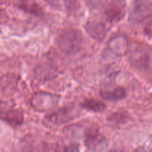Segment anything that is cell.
Segmentation results:
<instances>
[{
    "label": "cell",
    "instance_id": "obj_1",
    "mask_svg": "<svg viewBox=\"0 0 152 152\" xmlns=\"http://www.w3.org/2000/svg\"><path fill=\"white\" fill-rule=\"evenodd\" d=\"M56 42L58 48L62 53L68 56H73L81 50L83 37L79 30L67 28L59 34Z\"/></svg>",
    "mask_w": 152,
    "mask_h": 152
},
{
    "label": "cell",
    "instance_id": "obj_16",
    "mask_svg": "<svg viewBox=\"0 0 152 152\" xmlns=\"http://www.w3.org/2000/svg\"><path fill=\"white\" fill-rule=\"evenodd\" d=\"M78 5L79 0H65V6L68 11H74L77 8Z\"/></svg>",
    "mask_w": 152,
    "mask_h": 152
},
{
    "label": "cell",
    "instance_id": "obj_17",
    "mask_svg": "<svg viewBox=\"0 0 152 152\" xmlns=\"http://www.w3.org/2000/svg\"><path fill=\"white\" fill-rule=\"evenodd\" d=\"M151 17L148 18L146 19V22L144 25L143 28V32L145 34V35H146V37H148V38L151 39Z\"/></svg>",
    "mask_w": 152,
    "mask_h": 152
},
{
    "label": "cell",
    "instance_id": "obj_4",
    "mask_svg": "<svg viewBox=\"0 0 152 152\" xmlns=\"http://www.w3.org/2000/svg\"><path fill=\"white\" fill-rule=\"evenodd\" d=\"M77 111L73 106H66L48 114L43 119V124L48 128L60 126L74 120Z\"/></svg>",
    "mask_w": 152,
    "mask_h": 152
},
{
    "label": "cell",
    "instance_id": "obj_18",
    "mask_svg": "<svg viewBox=\"0 0 152 152\" xmlns=\"http://www.w3.org/2000/svg\"><path fill=\"white\" fill-rule=\"evenodd\" d=\"M44 1H47L48 3H53V2H56V1H59V0H44Z\"/></svg>",
    "mask_w": 152,
    "mask_h": 152
},
{
    "label": "cell",
    "instance_id": "obj_8",
    "mask_svg": "<svg viewBox=\"0 0 152 152\" xmlns=\"http://www.w3.org/2000/svg\"><path fill=\"white\" fill-rule=\"evenodd\" d=\"M126 13V3L125 0H112L104 10L107 21L110 23L120 22Z\"/></svg>",
    "mask_w": 152,
    "mask_h": 152
},
{
    "label": "cell",
    "instance_id": "obj_7",
    "mask_svg": "<svg viewBox=\"0 0 152 152\" xmlns=\"http://www.w3.org/2000/svg\"><path fill=\"white\" fill-rule=\"evenodd\" d=\"M0 120L13 128H18L24 123V114L14 105L0 101Z\"/></svg>",
    "mask_w": 152,
    "mask_h": 152
},
{
    "label": "cell",
    "instance_id": "obj_5",
    "mask_svg": "<svg viewBox=\"0 0 152 152\" xmlns=\"http://www.w3.org/2000/svg\"><path fill=\"white\" fill-rule=\"evenodd\" d=\"M84 144L89 151H105L108 148V141L99 128L91 126L85 130Z\"/></svg>",
    "mask_w": 152,
    "mask_h": 152
},
{
    "label": "cell",
    "instance_id": "obj_2",
    "mask_svg": "<svg viewBox=\"0 0 152 152\" xmlns=\"http://www.w3.org/2000/svg\"><path fill=\"white\" fill-rule=\"evenodd\" d=\"M129 52V62L132 66L140 71H151V50L149 46L137 43L134 45Z\"/></svg>",
    "mask_w": 152,
    "mask_h": 152
},
{
    "label": "cell",
    "instance_id": "obj_19",
    "mask_svg": "<svg viewBox=\"0 0 152 152\" xmlns=\"http://www.w3.org/2000/svg\"><path fill=\"white\" fill-rule=\"evenodd\" d=\"M0 1H1V0H0Z\"/></svg>",
    "mask_w": 152,
    "mask_h": 152
},
{
    "label": "cell",
    "instance_id": "obj_13",
    "mask_svg": "<svg viewBox=\"0 0 152 152\" xmlns=\"http://www.w3.org/2000/svg\"><path fill=\"white\" fill-rule=\"evenodd\" d=\"M127 96V93L124 88L118 87L112 91H101L100 96L105 100L119 101L123 99Z\"/></svg>",
    "mask_w": 152,
    "mask_h": 152
},
{
    "label": "cell",
    "instance_id": "obj_14",
    "mask_svg": "<svg viewBox=\"0 0 152 152\" xmlns=\"http://www.w3.org/2000/svg\"><path fill=\"white\" fill-rule=\"evenodd\" d=\"M80 106L87 111L94 113H102L106 109L107 106L104 102L94 99H86L81 102Z\"/></svg>",
    "mask_w": 152,
    "mask_h": 152
},
{
    "label": "cell",
    "instance_id": "obj_10",
    "mask_svg": "<svg viewBox=\"0 0 152 152\" xmlns=\"http://www.w3.org/2000/svg\"><path fill=\"white\" fill-rule=\"evenodd\" d=\"M85 30L94 39L103 41L108 32V28L104 22L98 21H88L85 25Z\"/></svg>",
    "mask_w": 152,
    "mask_h": 152
},
{
    "label": "cell",
    "instance_id": "obj_9",
    "mask_svg": "<svg viewBox=\"0 0 152 152\" xmlns=\"http://www.w3.org/2000/svg\"><path fill=\"white\" fill-rule=\"evenodd\" d=\"M108 50L117 57L126 56L130 50L129 37L125 34H119L111 37L107 43Z\"/></svg>",
    "mask_w": 152,
    "mask_h": 152
},
{
    "label": "cell",
    "instance_id": "obj_11",
    "mask_svg": "<svg viewBox=\"0 0 152 152\" xmlns=\"http://www.w3.org/2000/svg\"><path fill=\"white\" fill-rule=\"evenodd\" d=\"M14 5L25 13L35 16H42L44 10L36 0H19L16 1Z\"/></svg>",
    "mask_w": 152,
    "mask_h": 152
},
{
    "label": "cell",
    "instance_id": "obj_15",
    "mask_svg": "<svg viewBox=\"0 0 152 152\" xmlns=\"http://www.w3.org/2000/svg\"><path fill=\"white\" fill-rule=\"evenodd\" d=\"M129 115L126 111H117V112L114 113L109 116L108 118V121L111 123L112 124L120 125L123 123H126V122L129 120Z\"/></svg>",
    "mask_w": 152,
    "mask_h": 152
},
{
    "label": "cell",
    "instance_id": "obj_6",
    "mask_svg": "<svg viewBox=\"0 0 152 152\" xmlns=\"http://www.w3.org/2000/svg\"><path fill=\"white\" fill-rule=\"evenodd\" d=\"M152 16V0H134L131 7L128 21L131 24H137Z\"/></svg>",
    "mask_w": 152,
    "mask_h": 152
},
{
    "label": "cell",
    "instance_id": "obj_12",
    "mask_svg": "<svg viewBox=\"0 0 152 152\" xmlns=\"http://www.w3.org/2000/svg\"><path fill=\"white\" fill-rule=\"evenodd\" d=\"M19 78L13 74H7L0 78V90L4 94H11L16 91Z\"/></svg>",
    "mask_w": 152,
    "mask_h": 152
},
{
    "label": "cell",
    "instance_id": "obj_3",
    "mask_svg": "<svg viewBox=\"0 0 152 152\" xmlns=\"http://www.w3.org/2000/svg\"><path fill=\"white\" fill-rule=\"evenodd\" d=\"M60 100V96L49 92L39 91L33 95L30 100L31 107L37 111L45 112L55 109Z\"/></svg>",
    "mask_w": 152,
    "mask_h": 152
}]
</instances>
